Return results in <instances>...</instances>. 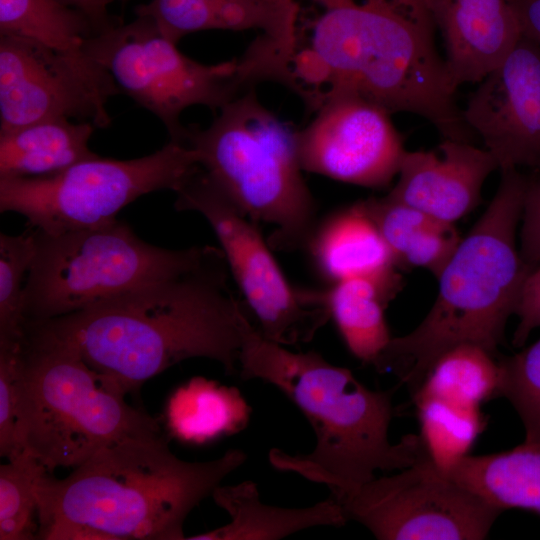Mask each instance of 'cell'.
I'll use <instances>...</instances> for the list:
<instances>
[{
	"label": "cell",
	"instance_id": "4316f807",
	"mask_svg": "<svg viewBox=\"0 0 540 540\" xmlns=\"http://www.w3.org/2000/svg\"><path fill=\"white\" fill-rule=\"evenodd\" d=\"M419 437L429 461L440 471H449L469 455L485 422L479 409L467 408L436 399L414 402Z\"/></svg>",
	"mask_w": 540,
	"mask_h": 540
},
{
	"label": "cell",
	"instance_id": "44dd1931",
	"mask_svg": "<svg viewBox=\"0 0 540 540\" xmlns=\"http://www.w3.org/2000/svg\"><path fill=\"white\" fill-rule=\"evenodd\" d=\"M358 202L378 228L398 268L421 267L437 278L461 240L454 224L387 195Z\"/></svg>",
	"mask_w": 540,
	"mask_h": 540
},
{
	"label": "cell",
	"instance_id": "836d02e7",
	"mask_svg": "<svg viewBox=\"0 0 540 540\" xmlns=\"http://www.w3.org/2000/svg\"><path fill=\"white\" fill-rule=\"evenodd\" d=\"M514 315L519 322L512 344L521 347L531 332L540 328V263L527 271L520 286Z\"/></svg>",
	"mask_w": 540,
	"mask_h": 540
},
{
	"label": "cell",
	"instance_id": "2e32d148",
	"mask_svg": "<svg viewBox=\"0 0 540 540\" xmlns=\"http://www.w3.org/2000/svg\"><path fill=\"white\" fill-rule=\"evenodd\" d=\"M494 156L470 142L445 139L432 150L407 151L387 196L454 224L476 208Z\"/></svg>",
	"mask_w": 540,
	"mask_h": 540
},
{
	"label": "cell",
	"instance_id": "6da1fadb",
	"mask_svg": "<svg viewBox=\"0 0 540 540\" xmlns=\"http://www.w3.org/2000/svg\"><path fill=\"white\" fill-rule=\"evenodd\" d=\"M314 1L321 11L296 33L290 63V90L309 112L355 95L391 114L423 117L445 139L472 143L475 134L436 49L429 0Z\"/></svg>",
	"mask_w": 540,
	"mask_h": 540
},
{
	"label": "cell",
	"instance_id": "7a4b0ae2",
	"mask_svg": "<svg viewBox=\"0 0 540 540\" xmlns=\"http://www.w3.org/2000/svg\"><path fill=\"white\" fill-rule=\"evenodd\" d=\"M223 251L209 247L193 267L25 330L75 351L109 384L132 393L191 358L239 372L248 319L233 294Z\"/></svg>",
	"mask_w": 540,
	"mask_h": 540
},
{
	"label": "cell",
	"instance_id": "7c38bea8",
	"mask_svg": "<svg viewBox=\"0 0 540 540\" xmlns=\"http://www.w3.org/2000/svg\"><path fill=\"white\" fill-rule=\"evenodd\" d=\"M338 502L379 540H481L502 512L428 459L375 476Z\"/></svg>",
	"mask_w": 540,
	"mask_h": 540
},
{
	"label": "cell",
	"instance_id": "277c9868",
	"mask_svg": "<svg viewBox=\"0 0 540 540\" xmlns=\"http://www.w3.org/2000/svg\"><path fill=\"white\" fill-rule=\"evenodd\" d=\"M247 456L227 450L205 462L178 458L161 434L107 446L65 478L45 474L37 487L38 531L79 524L109 540H182L190 512Z\"/></svg>",
	"mask_w": 540,
	"mask_h": 540
},
{
	"label": "cell",
	"instance_id": "8992f818",
	"mask_svg": "<svg viewBox=\"0 0 540 540\" xmlns=\"http://www.w3.org/2000/svg\"><path fill=\"white\" fill-rule=\"evenodd\" d=\"M17 437L48 473L76 468L119 441L160 433L69 347L25 331Z\"/></svg>",
	"mask_w": 540,
	"mask_h": 540
},
{
	"label": "cell",
	"instance_id": "cb8c5ba5",
	"mask_svg": "<svg viewBox=\"0 0 540 540\" xmlns=\"http://www.w3.org/2000/svg\"><path fill=\"white\" fill-rule=\"evenodd\" d=\"M393 298L366 278L343 280L325 291L330 318L350 353L364 364L372 365L392 338L385 309Z\"/></svg>",
	"mask_w": 540,
	"mask_h": 540
},
{
	"label": "cell",
	"instance_id": "e0dca14e",
	"mask_svg": "<svg viewBox=\"0 0 540 540\" xmlns=\"http://www.w3.org/2000/svg\"><path fill=\"white\" fill-rule=\"evenodd\" d=\"M429 5L456 90L485 78L523 35L509 0H429Z\"/></svg>",
	"mask_w": 540,
	"mask_h": 540
},
{
	"label": "cell",
	"instance_id": "603a6c76",
	"mask_svg": "<svg viewBox=\"0 0 540 540\" xmlns=\"http://www.w3.org/2000/svg\"><path fill=\"white\" fill-rule=\"evenodd\" d=\"M501 511L525 509L540 515V442L511 450L467 455L448 473Z\"/></svg>",
	"mask_w": 540,
	"mask_h": 540
},
{
	"label": "cell",
	"instance_id": "7402d4cb",
	"mask_svg": "<svg viewBox=\"0 0 540 540\" xmlns=\"http://www.w3.org/2000/svg\"><path fill=\"white\" fill-rule=\"evenodd\" d=\"M95 128L58 118L0 131V178L52 175L98 156L88 146Z\"/></svg>",
	"mask_w": 540,
	"mask_h": 540
},
{
	"label": "cell",
	"instance_id": "d6a6232c",
	"mask_svg": "<svg viewBox=\"0 0 540 540\" xmlns=\"http://www.w3.org/2000/svg\"><path fill=\"white\" fill-rule=\"evenodd\" d=\"M519 251L529 267L540 263V174L528 175L523 198Z\"/></svg>",
	"mask_w": 540,
	"mask_h": 540
},
{
	"label": "cell",
	"instance_id": "8fae6325",
	"mask_svg": "<svg viewBox=\"0 0 540 540\" xmlns=\"http://www.w3.org/2000/svg\"><path fill=\"white\" fill-rule=\"evenodd\" d=\"M175 193L176 210L196 211L211 225L259 332L283 346L310 342L330 318L325 291L290 284L258 228L201 165Z\"/></svg>",
	"mask_w": 540,
	"mask_h": 540
},
{
	"label": "cell",
	"instance_id": "9a60e30c",
	"mask_svg": "<svg viewBox=\"0 0 540 540\" xmlns=\"http://www.w3.org/2000/svg\"><path fill=\"white\" fill-rule=\"evenodd\" d=\"M462 113L499 170L526 167L540 174V45L522 35Z\"/></svg>",
	"mask_w": 540,
	"mask_h": 540
},
{
	"label": "cell",
	"instance_id": "ba28073f",
	"mask_svg": "<svg viewBox=\"0 0 540 540\" xmlns=\"http://www.w3.org/2000/svg\"><path fill=\"white\" fill-rule=\"evenodd\" d=\"M35 253L24 286L28 322L77 312L199 263L210 246L167 249L119 220L47 234L33 229Z\"/></svg>",
	"mask_w": 540,
	"mask_h": 540
},
{
	"label": "cell",
	"instance_id": "d4e9b609",
	"mask_svg": "<svg viewBox=\"0 0 540 540\" xmlns=\"http://www.w3.org/2000/svg\"><path fill=\"white\" fill-rule=\"evenodd\" d=\"M499 358L480 346L458 345L440 355L425 374L412 401L436 399L479 409L499 396Z\"/></svg>",
	"mask_w": 540,
	"mask_h": 540
},
{
	"label": "cell",
	"instance_id": "f546056e",
	"mask_svg": "<svg viewBox=\"0 0 540 540\" xmlns=\"http://www.w3.org/2000/svg\"><path fill=\"white\" fill-rule=\"evenodd\" d=\"M176 393L170 402L171 427L187 439H206L230 430L228 423L229 390L216 389L211 383L194 380Z\"/></svg>",
	"mask_w": 540,
	"mask_h": 540
},
{
	"label": "cell",
	"instance_id": "30bf717a",
	"mask_svg": "<svg viewBox=\"0 0 540 540\" xmlns=\"http://www.w3.org/2000/svg\"><path fill=\"white\" fill-rule=\"evenodd\" d=\"M199 166L192 147L171 140L140 158L96 156L52 175L0 178V211L22 214L32 229L53 235L102 226L144 194L175 192Z\"/></svg>",
	"mask_w": 540,
	"mask_h": 540
},
{
	"label": "cell",
	"instance_id": "4fadbf2b",
	"mask_svg": "<svg viewBox=\"0 0 540 540\" xmlns=\"http://www.w3.org/2000/svg\"><path fill=\"white\" fill-rule=\"evenodd\" d=\"M119 92L112 75L83 49L0 35V131L58 118L106 128L108 100Z\"/></svg>",
	"mask_w": 540,
	"mask_h": 540
},
{
	"label": "cell",
	"instance_id": "d590c367",
	"mask_svg": "<svg viewBox=\"0 0 540 540\" xmlns=\"http://www.w3.org/2000/svg\"><path fill=\"white\" fill-rule=\"evenodd\" d=\"M518 17L523 35L540 45V0H509Z\"/></svg>",
	"mask_w": 540,
	"mask_h": 540
},
{
	"label": "cell",
	"instance_id": "ffe728a7",
	"mask_svg": "<svg viewBox=\"0 0 540 540\" xmlns=\"http://www.w3.org/2000/svg\"><path fill=\"white\" fill-rule=\"evenodd\" d=\"M214 502L230 517L226 525L186 537L189 540H278L317 526H343L348 521L341 504L332 496L312 506L284 508L261 501L250 480L218 486Z\"/></svg>",
	"mask_w": 540,
	"mask_h": 540
},
{
	"label": "cell",
	"instance_id": "8d00e7d4",
	"mask_svg": "<svg viewBox=\"0 0 540 540\" xmlns=\"http://www.w3.org/2000/svg\"><path fill=\"white\" fill-rule=\"evenodd\" d=\"M121 1H126V0H121Z\"/></svg>",
	"mask_w": 540,
	"mask_h": 540
},
{
	"label": "cell",
	"instance_id": "484cf974",
	"mask_svg": "<svg viewBox=\"0 0 540 540\" xmlns=\"http://www.w3.org/2000/svg\"><path fill=\"white\" fill-rule=\"evenodd\" d=\"M0 35L77 51L94 35V28L83 13L58 0H0Z\"/></svg>",
	"mask_w": 540,
	"mask_h": 540
},
{
	"label": "cell",
	"instance_id": "5b68a950",
	"mask_svg": "<svg viewBox=\"0 0 540 540\" xmlns=\"http://www.w3.org/2000/svg\"><path fill=\"white\" fill-rule=\"evenodd\" d=\"M500 171L487 209L437 277L431 309L410 333L392 337L372 364L380 373L396 376L410 395L434 361L458 345H477L498 357L506 323L530 269L517 245L528 175L517 168Z\"/></svg>",
	"mask_w": 540,
	"mask_h": 540
},
{
	"label": "cell",
	"instance_id": "d6986e66",
	"mask_svg": "<svg viewBox=\"0 0 540 540\" xmlns=\"http://www.w3.org/2000/svg\"><path fill=\"white\" fill-rule=\"evenodd\" d=\"M306 247L318 271L332 284L366 278L394 297L402 287L388 246L358 201L317 224Z\"/></svg>",
	"mask_w": 540,
	"mask_h": 540
},
{
	"label": "cell",
	"instance_id": "83f0119b",
	"mask_svg": "<svg viewBox=\"0 0 540 540\" xmlns=\"http://www.w3.org/2000/svg\"><path fill=\"white\" fill-rule=\"evenodd\" d=\"M0 466V540L37 539L40 479L46 469L22 450Z\"/></svg>",
	"mask_w": 540,
	"mask_h": 540
},
{
	"label": "cell",
	"instance_id": "52a82bcc",
	"mask_svg": "<svg viewBox=\"0 0 540 540\" xmlns=\"http://www.w3.org/2000/svg\"><path fill=\"white\" fill-rule=\"evenodd\" d=\"M296 134L251 88L223 106L207 128L189 127L185 139L201 167L246 216L276 226L269 242L283 251L307 246L318 224Z\"/></svg>",
	"mask_w": 540,
	"mask_h": 540
},
{
	"label": "cell",
	"instance_id": "f1b7e54d",
	"mask_svg": "<svg viewBox=\"0 0 540 540\" xmlns=\"http://www.w3.org/2000/svg\"><path fill=\"white\" fill-rule=\"evenodd\" d=\"M34 253L33 230L16 236L0 234V344L24 338V286Z\"/></svg>",
	"mask_w": 540,
	"mask_h": 540
},
{
	"label": "cell",
	"instance_id": "1f68e13d",
	"mask_svg": "<svg viewBox=\"0 0 540 540\" xmlns=\"http://www.w3.org/2000/svg\"><path fill=\"white\" fill-rule=\"evenodd\" d=\"M22 341L0 344V455L6 459L21 452L17 423Z\"/></svg>",
	"mask_w": 540,
	"mask_h": 540
},
{
	"label": "cell",
	"instance_id": "9c48e42d",
	"mask_svg": "<svg viewBox=\"0 0 540 540\" xmlns=\"http://www.w3.org/2000/svg\"><path fill=\"white\" fill-rule=\"evenodd\" d=\"M83 50L112 75L121 92L160 119L171 141L180 143L188 130L180 121L185 109L220 110L262 83L247 52L218 64L200 63L179 51L148 16L92 35Z\"/></svg>",
	"mask_w": 540,
	"mask_h": 540
},
{
	"label": "cell",
	"instance_id": "ac0fdd59",
	"mask_svg": "<svg viewBox=\"0 0 540 540\" xmlns=\"http://www.w3.org/2000/svg\"><path fill=\"white\" fill-rule=\"evenodd\" d=\"M148 16L174 43L204 30L259 29L282 49L293 45L298 5L295 0H151L135 8Z\"/></svg>",
	"mask_w": 540,
	"mask_h": 540
},
{
	"label": "cell",
	"instance_id": "4dcf8cb0",
	"mask_svg": "<svg viewBox=\"0 0 540 540\" xmlns=\"http://www.w3.org/2000/svg\"><path fill=\"white\" fill-rule=\"evenodd\" d=\"M499 396L518 413L525 441L540 442V339L519 353L499 358Z\"/></svg>",
	"mask_w": 540,
	"mask_h": 540
},
{
	"label": "cell",
	"instance_id": "3957f363",
	"mask_svg": "<svg viewBox=\"0 0 540 540\" xmlns=\"http://www.w3.org/2000/svg\"><path fill=\"white\" fill-rule=\"evenodd\" d=\"M239 375L278 388L309 421L315 446L306 454L269 451L280 471L326 485L337 501L376 476L428 459L419 435L391 443L392 391L371 390L345 367L314 351L295 353L266 339L249 320L243 329Z\"/></svg>",
	"mask_w": 540,
	"mask_h": 540
},
{
	"label": "cell",
	"instance_id": "e575fe53",
	"mask_svg": "<svg viewBox=\"0 0 540 540\" xmlns=\"http://www.w3.org/2000/svg\"><path fill=\"white\" fill-rule=\"evenodd\" d=\"M62 4L83 13L92 23L94 34L102 32L118 23L110 20L108 5L114 0H58Z\"/></svg>",
	"mask_w": 540,
	"mask_h": 540
},
{
	"label": "cell",
	"instance_id": "5bb4252c",
	"mask_svg": "<svg viewBox=\"0 0 540 540\" xmlns=\"http://www.w3.org/2000/svg\"><path fill=\"white\" fill-rule=\"evenodd\" d=\"M313 113L296 134L302 170L368 188L386 187L398 175L406 149L385 108L341 95Z\"/></svg>",
	"mask_w": 540,
	"mask_h": 540
}]
</instances>
